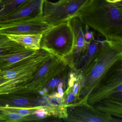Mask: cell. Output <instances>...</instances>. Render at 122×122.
I'll use <instances>...</instances> for the list:
<instances>
[{
	"instance_id": "cell-1",
	"label": "cell",
	"mask_w": 122,
	"mask_h": 122,
	"mask_svg": "<svg viewBox=\"0 0 122 122\" xmlns=\"http://www.w3.org/2000/svg\"><path fill=\"white\" fill-rule=\"evenodd\" d=\"M78 17L108 41L122 42V3L90 0Z\"/></svg>"
},
{
	"instance_id": "cell-2",
	"label": "cell",
	"mask_w": 122,
	"mask_h": 122,
	"mask_svg": "<svg viewBox=\"0 0 122 122\" xmlns=\"http://www.w3.org/2000/svg\"><path fill=\"white\" fill-rule=\"evenodd\" d=\"M122 42L105 40L101 49L90 65L82 73L76 76L80 86L76 102H87L91 92L115 66L122 62Z\"/></svg>"
},
{
	"instance_id": "cell-3",
	"label": "cell",
	"mask_w": 122,
	"mask_h": 122,
	"mask_svg": "<svg viewBox=\"0 0 122 122\" xmlns=\"http://www.w3.org/2000/svg\"><path fill=\"white\" fill-rule=\"evenodd\" d=\"M53 55L40 48L31 56L0 71V96L21 95L35 74Z\"/></svg>"
},
{
	"instance_id": "cell-4",
	"label": "cell",
	"mask_w": 122,
	"mask_h": 122,
	"mask_svg": "<svg viewBox=\"0 0 122 122\" xmlns=\"http://www.w3.org/2000/svg\"><path fill=\"white\" fill-rule=\"evenodd\" d=\"M75 37L70 20L54 25L43 34L41 48L65 59L72 52Z\"/></svg>"
},
{
	"instance_id": "cell-5",
	"label": "cell",
	"mask_w": 122,
	"mask_h": 122,
	"mask_svg": "<svg viewBox=\"0 0 122 122\" xmlns=\"http://www.w3.org/2000/svg\"><path fill=\"white\" fill-rule=\"evenodd\" d=\"M90 0H57L53 2L44 0L42 19L51 25L70 20L78 14Z\"/></svg>"
},
{
	"instance_id": "cell-6",
	"label": "cell",
	"mask_w": 122,
	"mask_h": 122,
	"mask_svg": "<svg viewBox=\"0 0 122 122\" xmlns=\"http://www.w3.org/2000/svg\"><path fill=\"white\" fill-rule=\"evenodd\" d=\"M70 67L65 59L52 56L36 72L26 90L20 95L38 96L48 83Z\"/></svg>"
},
{
	"instance_id": "cell-7",
	"label": "cell",
	"mask_w": 122,
	"mask_h": 122,
	"mask_svg": "<svg viewBox=\"0 0 122 122\" xmlns=\"http://www.w3.org/2000/svg\"><path fill=\"white\" fill-rule=\"evenodd\" d=\"M122 67L110 72L103 80L95 87L88 96L87 102L92 105L97 102L109 98H122Z\"/></svg>"
},
{
	"instance_id": "cell-8",
	"label": "cell",
	"mask_w": 122,
	"mask_h": 122,
	"mask_svg": "<svg viewBox=\"0 0 122 122\" xmlns=\"http://www.w3.org/2000/svg\"><path fill=\"white\" fill-rule=\"evenodd\" d=\"M67 116L63 120L67 122H122V120L112 117L95 108L87 102H76L64 106Z\"/></svg>"
},
{
	"instance_id": "cell-9",
	"label": "cell",
	"mask_w": 122,
	"mask_h": 122,
	"mask_svg": "<svg viewBox=\"0 0 122 122\" xmlns=\"http://www.w3.org/2000/svg\"><path fill=\"white\" fill-rule=\"evenodd\" d=\"M44 0H30L10 14L0 18V28L17 23L42 18Z\"/></svg>"
},
{
	"instance_id": "cell-10",
	"label": "cell",
	"mask_w": 122,
	"mask_h": 122,
	"mask_svg": "<svg viewBox=\"0 0 122 122\" xmlns=\"http://www.w3.org/2000/svg\"><path fill=\"white\" fill-rule=\"evenodd\" d=\"M53 26L42 18H36L0 28V34L7 36L43 34Z\"/></svg>"
},
{
	"instance_id": "cell-11",
	"label": "cell",
	"mask_w": 122,
	"mask_h": 122,
	"mask_svg": "<svg viewBox=\"0 0 122 122\" xmlns=\"http://www.w3.org/2000/svg\"><path fill=\"white\" fill-rule=\"evenodd\" d=\"M70 20L75 35V46L72 53L65 59L70 67L73 69L86 52L89 42L85 39L83 24L79 18L76 17Z\"/></svg>"
},
{
	"instance_id": "cell-12",
	"label": "cell",
	"mask_w": 122,
	"mask_h": 122,
	"mask_svg": "<svg viewBox=\"0 0 122 122\" xmlns=\"http://www.w3.org/2000/svg\"><path fill=\"white\" fill-rule=\"evenodd\" d=\"M105 40L100 37L96 39L94 36L89 42L86 52L73 68L77 76L82 73L90 65L101 49Z\"/></svg>"
},
{
	"instance_id": "cell-13",
	"label": "cell",
	"mask_w": 122,
	"mask_h": 122,
	"mask_svg": "<svg viewBox=\"0 0 122 122\" xmlns=\"http://www.w3.org/2000/svg\"><path fill=\"white\" fill-rule=\"evenodd\" d=\"M122 98H109L103 99L92 105L101 112L122 118Z\"/></svg>"
},
{
	"instance_id": "cell-14",
	"label": "cell",
	"mask_w": 122,
	"mask_h": 122,
	"mask_svg": "<svg viewBox=\"0 0 122 122\" xmlns=\"http://www.w3.org/2000/svg\"><path fill=\"white\" fill-rule=\"evenodd\" d=\"M43 34L10 35L8 37L11 40L16 42L25 48L37 50L41 48V42Z\"/></svg>"
},
{
	"instance_id": "cell-15",
	"label": "cell",
	"mask_w": 122,
	"mask_h": 122,
	"mask_svg": "<svg viewBox=\"0 0 122 122\" xmlns=\"http://www.w3.org/2000/svg\"><path fill=\"white\" fill-rule=\"evenodd\" d=\"M37 50H27L0 57V71L34 55Z\"/></svg>"
},
{
	"instance_id": "cell-16",
	"label": "cell",
	"mask_w": 122,
	"mask_h": 122,
	"mask_svg": "<svg viewBox=\"0 0 122 122\" xmlns=\"http://www.w3.org/2000/svg\"><path fill=\"white\" fill-rule=\"evenodd\" d=\"M30 0H1L0 2V18L16 10Z\"/></svg>"
},
{
	"instance_id": "cell-17",
	"label": "cell",
	"mask_w": 122,
	"mask_h": 122,
	"mask_svg": "<svg viewBox=\"0 0 122 122\" xmlns=\"http://www.w3.org/2000/svg\"><path fill=\"white\" fill-rule=\"evenodd\" d=\"M37 120L34 116H24L0 108V122H16Z\"/></svg>"
},
{
	"instance_id": "cell-18",
	"label": "cell",
	"mask_w": 122,
	"mask_h": 122,
	"mask_svg": "<svg viewBox=\"0 0 122 122\" xmlns=\"http://www.w3.org/2000/svg\"><path fill=\"white\" fill-rule=\"evenodd\" d=\"M27 50L21 45L10 40L0 43V57Z\"/></svg>"
},
{
	"instance_id": "cell-19",
	"label": "cell",
	"mask_w": 122,
	"mask_h": 122,
	"mask_svg": "<svg viewBox=\"0 0 122 122\" xmlns=\"http://www.w3.org/2000/svg\"><path fill=\"white\" fill-rule=\"evenodd\" d=\"M41 105L31 107H12L7 106H0V108L24 116H34L36 117L35 116V111Z\"/></svg>"
},
{
	"instance_id": "cell-20",
	"label": "cell",
	"mask_w": 122,
	"mask_h": 122,
	"mask_svg": "<svg viewBox=\"0 0 122 122\" xmlns=\"http://www.w3.org/2000/svg\"><path fill=\"white\" fill-rule=\"evenodd\" d=\"M85 25L84 28V37L87 42H89L94 36L93 33L91 30L90 27L87 25Z\"/></svg>"
},
{
	"instance_id": "cell-21",
	"label": "cell",
	"mask_w": 122,
	"mask_h": 122,
	"mask_svg": "<svg viewBox=\"0 0 122 122\" xmlns=\"http://www.w3.org/2000/svg\"><path fill=\"white\" fill-rule=\"evenodd\" d=\"M10 40L7 36L4 34H0V43L6 42Z\"/></svg>"
},
{
	"instance_id": "cell-22",
	"label": "cell",
	"mask_w": 122,
	"mask_h": 122,
	"mask_svg": "<svg viewBox=\"0 0 122 122\" xmlns=\"http://www.w3.org/2000/svg\"><path fill=\"white\" fill-rule=\"evenodd\" d=\"M122 0H106L107 2L110 3H117L121 2Z\"/></svg>"
},
{
	"instance_id": "cell-23",
	"label": "cell",
	"mask_w": 122,
	"mask_h": 122,
	"mask_svg": "<svg viewBox=\"0 0 122 122\" xmlns=\"http://www.w3.org/2000/svg\"></svg>"
},
{
	"instance_id": "cell-24",
	"label": "cell",
	"mask_w": 122,
	"mask_h": 122,
	"mask_svg": "<svg viewBox=\"0 0 122 122\" xmlns=\"http://www.w3.org/2000/svg\"><path fill=\"white\" fill-rule=\"evenodd\" d=\"M0 1H1V0H0Z\"/></svg>"
}]
</instances>
